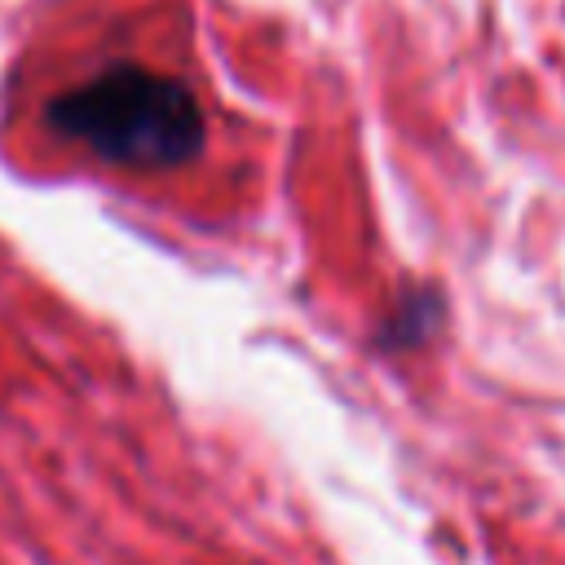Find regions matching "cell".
I'll return each mask as SVG.
<instances>
[{"label": "cell", "instance_id": "7a4b0ae2", "mask_svg": "<svg viewBox=\"0 0 565 565\" xmlns=\"http://www.w3.org/2000/svg\"><path fill=\"white\" fill-rule=\"evenodd\" d=\"M441 322V300L437 296H424V291H415V296H406V300H397V309H393V318L384 322V344L388 349H406V344H419V340H428V331Z\"/></svg>", "mask_w": 565, "mask_h": 565}, {"label": "cell", "instance_id": "6da1fadb", "mask_svg": "<svg viewBox=\"0 0 565 565\" xmlns=\"http://www.w3.org/2000/svg\"><path fill=\"white\" fill-rule=\"evenodd\" d=\"M57 137L93 150L102 163L163 172L199 159L207 141L203 106L177 75L115 62L44 106Z\"/></svg>", "mask_w": 565, "mask_h": 565}]
</instances>
